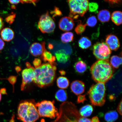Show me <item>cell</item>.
Masks as SVG:
<instances>
[{"instance_id":"30","label":"cell","mask_w":122,"mask_h":122,"mask_svg":"<svg viewBox=\"0 0 122 122\" xmlns=\"http://www.w3.org/2000/svg\"><path fill=\"white\" fill-rule=\"evenodd\" d=\"M98 4L95 2L89 3L88 5V9L90 12H94L97 11L98 8Z\"/></svg>"},{"instance_id":"14","label":"cell","mask_w":122,"mask_h":122,"mask_svg":"<svg viewBox=\"0 0 122 122\" xmlns=\"http://www.w3.org/2000/svg\"><path fill=\"white\" fill-rule=\"evenodd\" d=\"M71 89L76 95H79L83 94L85 91V85L83 82L80 80H76L72 82Z\"/></svg>"},{"instance_id":"35","label":"cell","mask_w":122,"mask_h":122,"mask_svg":"<svg viewBox=\"0 0 122 122\" xmlns=\"http://www.w3.org/2000/svg\"><path fill=\"white\" fill-rule=\"evenodd\" d=\"M39 0H21L22 4H32L35 5Z\"/></svg>"},{"instance_id":"18","label":"cell","mask_w":122,"mask_h":122,"mask_svg":"<svg viewBox=\"0 0 122 122\" xmlns=\"http://www.w3.org/2000/svg\"><path fill=\"white\" fill-rule=\"evenodd\" d=\"M93 111V108L90 105H87L82 107L79 111L82 117H86L90 116Z\"/></svg>"},{"instance_id":"12","label":"cell","mask_w":122,"mask_h":122,"mask_svg":"<svg viewBox=\"0 0 122 122\" xmlns=\"http://www.w3.org/2000/svg\"><path fill=\"white\" fill-rule=\"evenodd\" d=\"M106 44L111 50L116 51L120 46L119 39L116 36L112 34L108 35L106 39Z\"/></svg>"},{"instance_id":"31","label":"cell","mask_w":122,"mask_h":122,"mask_svg":"<svg viewBox=\"0 0 122 122\" xmlns=\"http://www.w3.org/2000/svg\"><path fill=\"white\" fill-rule=\"evenodd\" d=\"M108 3L111 7L117 6L122 4V0H104Z\"/></svg>"},{"instance_id":"15","label":"cell","mask_w":122,"mask_h":122,"mask_svg":"<svg viewBox=\"0 0 122 122\" xmlns=\"http://www.w3.org/2000/svg\"><path fill=\"white\" fill-rule=\"evenodd\" d=\"M1 36L3 40L7 42L11 41L14 37V32L11 29L6 27L1 30Z\"/></svg>"},{"instance_id":"2","label":"cell","mask_w":122,"mask_h":122,"mask_svg":"<svg viewBox=\"0 0 122 122\" xmlns=\"http://www.w3.org/2000/svg\"><path fill=\"white\" fill-rule=\"evenodd\" d=\"M90 71L93 80L97 83L105 84L112 78L114 73L108 60L97 61L92 66Z\"/></svg>"},{"instance_id":"1","label":"cell","mask_w":122,"mask_h":122,"mask_svg":"<svg viewBox=\"0 0 122 122\" xmlns=\"http://www.w3.org/2000/svg\"><path fill=\"white\" fill-rule=\"evenodd\" d=\"M52 122H91L89 119L81 116L76 105L71 102H65L61 105L58 115Z\"/></svg>"},{"instance_id":"34","label":"cell","mask_w":122,"mask_h":122,"mask_svg":"<svg viewBox=\"0 0 122 122\" xmlns=\"http://www.w3.org/2000/svg\"><path fill=\"white\" fill-rule=\"evenodd\" d=\"M86 100L85 95H80L78 96L77 100V103H83Z\"/></svg>"},{"instance_id":"36","label":"cell","mask_w":122,"mask_h":122,"mask_svg":"<svg viewBox=\"0 0 122 122\" xmlns=\"http://www.w3.org/2000/svg\"><path fill=\"white\" fill-rule=\"evenodd\" d=\"M33 64L35 67L37 68L41 65V61L40 59H35L33 61Z\"/></svg>"},{"instance_id":"41","label":"cell","mask_w":122,"mask_h":122,"mask_svg":"<svg viewBox=\"0 0 122 122\" xmlns=\"http://www.w3.org/2000/svg\"><path fill=\"white\" fill-rule=\"evenodd\" d=\"M91 122H101L98 117H94L91 120Z\"/></svg>"},{"instance_id":"40","label":"cell","mask_w":122,"mask_h":122,"mask_svg":"<svg viewBox=\"0 0 122 122\" xmlns=\"http://www.w3.org/2000/svg\"><path fill=\"white\" fill-rule=\"evenodd\" d=\"M10 4L13 5H16L19 3L21 2V0H9Z\"/></svg>"},{"instance_id":"22","label":"cell","mask_w":122,"mask_h":122,"mask_svg":"<svg viewBox=\"0 0 122 122\" xmlns=\"http://www.w3.org/2000/svg\"><path fill=\"white\" fill-rule=\"evenodd\" d=\"M78 45L80 48L83 49H86L91 46L92 42L86 36H83L79 40Z\"/></svg>"},{"instance_id":"9","label":"cell","mask_w":122,"mask_h":122,"mask_svg":"<svg viewBox=\"0 0 122 122\" xmlns=\"http://www.w3.org/2000/svg\"><path fill=\"white\" fill-rule=\"evenodd\" d=\"M93 53L98 60H108L111 51L108 46L103 42H97L93 46Z\"/></svg>"},{"instance_id":"20","label":"cell","mask_w":122,"mask_h":122,"mask_svg":"<svg viewBox=\"0 0 122 122\" xmlns=\"http://www.w3.org/2000/svg\"><path fill=\"white\" fill-rule=\"evenodd\" d=\"M118 114L116 111H111L106 113L105 114L104 119L107 122H114L117 120Z\"/></svg>"},{"instance_id":"13","label":"cell","mask_w":122,"mask_h":122,"mask_svg":"<svg viewBox=\"0 0 122 122\" xmlns=\"http://www.w3.org/2000/svg\"><path fill=\"white\" fill-rule=\"evenodd\" d=\"M46 49L45 42H42L41 43L39 42L34 43L30 47V53L35 57L41 56Z\"/></svg>"},{"instance_id":"38","label":"cell","mask_w":122,"mask_h":122,"mask_svg":"<svg viewBox=\"0 0 122 122\" xmlns=\"http://www.w3.org/2000/svg\"><path fill=\"white\" fill-rule=\"evenodd\" d=\"M9 81L10 83L13 85L16 82V77L15 76H11L9 78Z\"/></svg>"},{"instance_id":"43","label":"cell","mask_w":122,"mask_h":122,"mask_svg":"<svg viewBox=\"0 0 122 122\" xmlns=\"http://www.w3.org/2000/svg\"><path fill=\"white\" fill-rule=\"evenodd\" d=\"M1 99V93L0 92V102Z\"/></svg>"},{"instance_id":"7","label":"cell","mask_w":122,"mask_h":122,"mask_svg":"<svg viewBox=\"0 0 122 122\" xmlns=\"http://www.w3.org/2000/svg\"><path fill=\"white\" fill-rule=\"evenodd\" d=\"M54 104V101L43 100L35 104L36 107L37 108L39 116L53 119L57 117L59 112Z\"/></svg>"},{"instance_id":"4","label":"cell","mask_w":122,"mask_h":122,"mask_svg":"<svg viewBox=\"0 0 122 122\" xmlns=\"http://www.w3.org/2000/svg\"><path fill=\"white\" fill-rule=\"evenodd\" d=\"M17 116L18 119L22 122H35L40 117L35 104L30 101H25L19 104Z\"/></svg>"},{"instance_id":"39","label":"cell","mask_w":122,"mask_h":122,"mask_svg":"<svg viewBox=\"0 0 122 122\" xmlns=\"http://www.w3.org/2000/svg\"><path fill=\"white\" fill-rule=\"evenodd\" d=\"M5 44L2 39L0 38V51L2 50L4 48Z\"/></svg>"},{"instance_id":"19","label":"cell","mask_w":122,"mask_h":122,"mask_svg":"<svg viewBox=\"0 0 122 122\" xmlns=\"http://www.w3.org/2000/svg\"><path fill=\"white\" fill-rule=\"evenodd\" d=\"M42 60L45 62H48L51 65L56 64L55 62L56 61L55 57L53 56L50 52L45 49L41 55Z\"/></svg>"},{"instance_id":"8","label":"cell","mask_w":122,"mask_h":122,"mask_svg":"<svg viewBox=\"0 0 122 122\" xmlns=\"http://www.w3.org/2000/svg\"><path fill=\"white\" fill-rule=\"evenodd\" d=\"M38 27L44 33H51L54 31L56 24L48 12L40 17L38 23Z\"/></svg>"},{"instance_id":"42","label":"cell","mask_w":122,"mask_h":122,"mask_svg":"<svg viewBox=\"0 0 122 122\" xmlns=\"http://www.w3.org/2000/svg\"><path fill=\"white\" fill-rule=\"evenodd\" d=\"M4 26V23L2 18L0 16V31Z\"/></svg>"},{"instance_id":"25","label":"cell","mask_w":122,"mask_h":122,"mask_svg":"<svg viewBox=\"0 0 122 122\" xmlns=\"http://www.w3.org/2000/svg\"><path fill=\"white\" fill-rule=\"evenodd\" d=\"M55 98L58 101L64 102L66 101L68 98L66 91L63 89L59 90L56 92Z\"/></svg>"},{"instance_id":"33","label":"cell","mask_w":122,"mask_h":122,"mask_svg":"<svg viewBox=\"0 0 122 122\" xmlns=\"http://www.w3.org/2000/svg\"><path fill=\"white\" fill-rule=\"evenodd\" d=\"M52 14L53 15L54 17L61 16L62 15L61 12L59 10L58 8L55 7L54 10L52 12Z\"/></svg>"},{"instance_id":"24","label":"cell","mask_w":122,"mask_h":122,"mask_svg":"<svg viewBox=\"0 0 122 122\" xmlns=\"http://www.w3.org/2000/svg\"><path fill=\"white\" fill-rule=\"evenodd\" d=\"M74 66L76 71L80 74L85 72L87 68L86 63L82 61H79L76 62Z\"/></svg>"},{"instance_id":"28","label":"cell","mask_w":122,"mask_h":122,"mask_svg":"<svg viewBox=\"0 0 122 122\" xmlns=\"http://www.w3.org/2000/svg\"><path fill=\"white\" fill-rule=\"evenodd\" d=\"M97 20L95 16H90L87 20L86 25L91 27H94L97 25Z\"/></svg>"},{"instance_id":"10","label":"cell","mask_w":122,"mask_h":122,"mask_svg":"<svg viewBox=\"0 0 122 122\" xmlns=\"http://www.w3.org/2000/svg\"><path fill=\"white\" fill-rule=\"evenodd\" d=\"M27 63V68L22 71V83L21 86V90H23L26 85L33 81L35 78V69L30 66V64Z\"/></svg>"},{"instance_id":"26","label":"cell","mask_w":122,"mask_h":122,"mask_svg":"<svg viewBox=\"0 0 122 122\" xmlns=\"http://www.w3.org/2000/svg\"><path fill=\"white\" fill-rule=\"evenodd\" d=\"M74 39V35L71 32H66L61 36V41L63 43H68L72 42Z\"/></svg>"},{"instance_id":"5","label":"cell","mask_w":122,"mask_h":122,"mask_svg":"<svg viewBox=\"0 0 122 122\" xmlns=\"http://www.w3.org/2000/svg\"><path fill=\"white\" fill-rule=\"evenodd\" d=\"M106 90L105 83H97L93 85L87 92L92 104L103 106L106 101Z\"/></svg>"},{"instance_id":"16","label":"cell","mask_w":122,"mask_h":122,"mask_svg":"<svg viewBox=\"0 0 122 122\" xmlns=\"http://www.w3.org/2000/svg\"><path fill=\"white\" fill-rule=\"evenodd\" d=\"M56 58L59 63H65L69 60L70 56L64 50L57 51L55 53Z\"/></svg>"},{"instance_id":"32","label":"cell","mask_w":122,"mask_h":122,"mask_svg":"<svg viewBox=\"0 0 122 122\" xmlns=\"http://www.w3.org/2000/svg\"><path fill=\"white\" fill-rule=\"evenodd\" d=\"M16 17V14L14 13H12L6 18V22L10 24H13L14 22Z\"/></svg>"},{"instance_id":"11","label":"cell","mask_w":122,"mask_h":122,"mask_svg":"<svg viewBox=\"0 0 122 122\" xmlns=\"http://www.w3.org/2000/svg\"><path fill=\"white\" fill-rule=\"evenodd\" d=\"M74 25L73 19L69 16L62 17L59 22V28L63 31H68L72 30Z\"/></svg>"},{"instance_id":"29","label":"cell","mask_w":122,"mask_h":122,"mask_svg":"<svg viewBox=\"0 0 122 122\" xmlns=\"http://www.w3.org/2000/svg\"><path fill=\"white\" fill-rule=\"evenodd\" d=\"M86 24H83L80 23L77 25L75 29V30L77 35H81L84 32L86 29Z\"/></svg>"},{"instance_id":"23","label":"cell","mask_w":122,"mask_h":122,"mask_svg":"<svg viewBox=\"0 0 122 122\" xmlns=\"http://www.w3.org/2000/svg\"><path fill=\"white\" fill-rule=\"evenodd\" d=\"M57 86L61 89L67 88L69 85V82L68 79L63 76H61L57 79Z\"/></svg>"},{"instance_id":"6","label":"cell","mask_w":122,"mask_h":122,"mask_svg":"<svg viewBox=\"0 0 122 122\" xmlns=\"http://www.w3.org/2000/svg\"><path fill=\"white\" fill-rule=\"evenodd\" d=\"M69 7L70 16L77 19L83 17L88 10L89 0H67Z\"/></svg>"},{"instance_id":"44","label":"cell","mask_w":122,"mask_h":122,"mask_svg":"<svg viewBox=\"0 0 122 122\" xmlns=\"http://www.w3.org/2000/svg\"><path fill=\"white\" fill-rule=\"evenodd\" d=\"M4 113H3L2 112H0V116L1 115H3Z\"/></svg>"},{"instance_id":"37","label":"cell","mask_w":122,"mask_h":122,"mask_svg":"<svg viewBox=\"0 0 122 122\" xmlns=\"http://www.w3.org/2000/svg\"><path fill=\"white\" fill-rule=\"evenodd\" d=\"M122 100L120 102L118 105V107L117 108V110L120 115H122Z\"/></svg>"},{"instance_id":"21","label":"cell","mask_w":122,"mask_h":122,"mask_svg":"<svg viewBox=\"0 0 122 122\" xmlns=\"http://www.w3.org/2000/svg\"><path fill=\"white\" fill-rule=\"evenodd\" d=\"M111 20L115 25H120L122 22V13L121 11H115L111 15Z\"/></svg>"},{"instance_id":"3","label":"cell","mask_w":122,"mask_h":122,"mask_svg":"<svg viewBox=\"0 0 122 122\" xmlns=\"http://www.w3.org/2000/svg\"><path fill=\"white\" fill-rule=\"evenodd\" d=\"M56 68V64L51 65L48 63L41 65L35 69L33 81L40 87L50 85L54 80Z\"/></svg>"},{"instance_id":"17","label":"cell","mask_w":122,"mask_h":122,"mask_svg":"<svg viewBox=\"0 0 122 122\" xmlns=\"http://www.w3.org/2000/svg\"><path fill=\"white\" fill-rule=\"evenodd\" d=\"M97 16L99 21L101 22H108L110 19V12L107 10H102L99 12Z\"/></svg>"},{"instance_id":"27","label":"cell","mask_w":122,"mask_h":122,"mask_svg":"<svg viewBox=\"0 0 122 122\" xmlns=\"http://www.w3.org/2000/svg\"><path fill=\"white\" fill-rule=\"evenodd\" d=\"M121 57L117 56H114L111 57L110 60V64L112 67L118 68L122 64Z\"/></svg>"}]
</instances>
